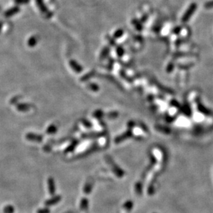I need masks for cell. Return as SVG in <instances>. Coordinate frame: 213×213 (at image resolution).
<instances>
[{
    "label": "cell",
    "mask_w": 213,
    "mask_h": 213,
    "mask_svg": "<svg viewBox=\"0 0 213 213\" xmlns=\"http://www.w3.org/2000/svg\"><path fill=\"white\" fill-rule=\"evenodd\" d=\"M196 8H197V4H196V3H192V4L190 5V6L188 7L187 10L185 11L183 16L182 21L185 22L189 20L191 17L192 16L194 13L196 11Z\"/></svg>",
    "instance_id": "1"
},
{
    "label": "cell",
    "mask_w": 213,
    "mask_h": 213,
    "mask_svg": "<svg viewBox=\"0 0 213 213\" xmlns=\"http://www.w3.org/2000/svg\"><path fill=\"white\" fill-rule=\"evenodd\" d=\"M30 106L31 105L27 103H18L16 105V109L19 112H25L30 109Z\"/></svg>",
    "instance_id": "2"
},
{
    "label": "cell",
    "mask_w": 213,
    "mask_h": 213,
    "mask_svg": "<svg viewBox=\"0 0 213 213\" xmlns=\"http://www.w3.org/2000/svg\"><path fill=\"white\" fill-rule=\"evenodd\" d=\"M26 138L29 140L32 141H41V136L38 135H36L32 133H28L26 135Z\"/></svg>",
    "instance_id": "3"
},
{
    "label": "cell",
    "mask_w": 213,
    "mask_h": 213,
    "mask_svg": "<svg viewBox=\"0 0 213 213\" xmlns=\"http://www.w3.org/2000/svg\"><path fill=\"white\" fill-rule=\"evenodd\" d=\"M22 98V96H15L13 97L12 98L10 99V105H17L18 103V102L19 101V100Z\"/></svg>",
    "instance_id": "4"
},
{
    "label": "cell",
    "mask_w": 213,
    "mask_h": 213,
    "mask_svg": "<svg viewBox=\"0 0 213 213\" xmlns=\"http://www.w3.org/2000/svg\"><path fill=\"white\" fill-rule=\"evenodd\" d=\"M204 7L207 8V9H210V8H213V0L212 1H209L206 2V4H204Z\"/></svg>",
    "instance_id": "5"
}]
</instances>
